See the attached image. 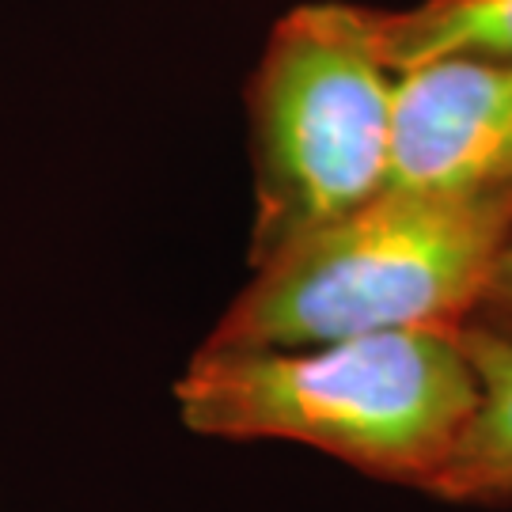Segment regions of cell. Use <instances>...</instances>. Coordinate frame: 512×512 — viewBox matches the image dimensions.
<instances>
[{
    "mask_svg": "<svg viewBox=\"0 0 512 512\" xmlns=\"http://www.w3.org/2000/svg\"><path fill=\"white\" fill-rule=\"evenodd\" d=\"M183 421L224 440H296L429 490L482 403L463 330H380L304 349H213L175 384Z\"/></svg>",
    "mask_w": 512,
    "mask_h": 512,
    "instance_id": "1",
    "label": "cell"
},
{
    "mask_svg": "<svg viewBox=\"0 0 512 512\" xmlns=\"http://www.w3.org/2000/svg\"><path fill=\"white\" fill-rule=\"evenodd\" d=\"M372 50L395 73L440 54L512 57V0H418L365 8Z\"/></svg>",
    "mask_w": 512,
    "mask_h": 512,
    "instance_id": "6",
    "label": "cell"
},
{
    "mask_svg": "<svg viewBox=\"0 0 512 512\" xmlns=\"http://www.w3.org/2000/svg\"><path fill=\"white\" fill-rule=\"evenodd\" d=\"M463 342L482 380V403L429 494L459 505H512V342L482 327H463Z\"/></svg>",
    "mask_w": 512,
    "mask_h": 512,
    "instance_id": "5",
    "label": "cell"
},
{
    "mask_svg": "<svg viewBox=\"0 0 512 512\" xmlns=\"http://www.w3.org/2000/svg\"><path fill=\"white\" fill-rule=\"evenodd\" d=\"M467 327H482L497 334V338H509L512 342V239L505 243L501 258H497L494 277H490L486 293L478 300L475 319Z\"/></svg>",
    "mask_w": 512,
    "mask_h": 512,
    "instance_id": "7",
    "label": "cell"
},
{
    "mask_svg": "<svg viewBox=\"0 0 512 512\" xmlns=\"http://www.w3.org/2000/svg\"><path fill=\"white\" fill-rule=\"evenodd\" d=\"M512 239V186L384 190L258 262L205 346L304 349L380 330H463Z\"/></svg>",
    "mask_w": 512,
    "mask_h": 512,
    "instance_id": "2",
    "label": "cell"
},
{
    "mask_svg": "<svg viewBox=\"0 0 512 512\" xmlns=\"http://www.w3.org/2000/svg\"><path fill=\"white\" fill-rule=\"evenodd\" d=\"M512 186V57L440 54L395 73L387 190Z\"/></svg>",
    "mask_w": 512,
    "mask_h": 512,
    "instance_id": "4",
    "label": "cell"
},
{
    "mask_svg": "<svg viewBox=\"0 0 512 512\" xmlns=\"http://www.w3.org/2000/svg\"><path fill=\"white\" fill-rule=\"evenodd\" d=\"M395 69L365 4L319 0L277 19L251 88V262L327 228L387 190Z\"/></svg>",
    "mask_w": 512,
    "mask_h": 512,
    "instance_id": "3",
    "label": "cell"
}]
</instances>
